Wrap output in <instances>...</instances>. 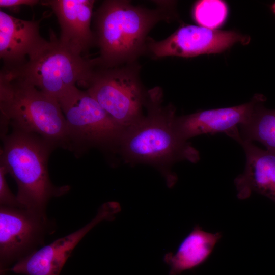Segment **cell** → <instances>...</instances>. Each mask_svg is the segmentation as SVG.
Returning <instances> with one entry per match:
<instances>
[{"label": "cell", "instance_id": "cell-1", "mask_svg": "<svg viewBox=\"0 0 275 275\" xmlns=\"http://www.w3.org/2000/svg\"><path fill=\"white\" fill-rule=\"evenodd\" d=\"M161 93L158 88L148 91L145 106L147 115L124 130L117 151L129 163L148 164L156 168L171 188L177 179L171 167L183 160L196 163L200 160V154L177 132L175 109L171 105L161 104Z\"/></svg>", "mask_w": 275, "mask_h": 275}, {"label": "cell", "instance_id": "cell-2", "mask_svg": "<svg viewBox=\"0 0 275 275\" xmlns=\"http://www.w3.org/2000/svg\"><path fill=\"white\" fill-rule=\"evenodd\" d=\"M170 3L155 9L129 1H103L94 14V31L100 56L96 64L113 67L135 62L147 49V35L158 22L172 18Z\"/></svg>", "mask_w": 275, "mask_h": 275}, {"label": "cell", "instance_id": "cell-3", "mask_svg": "<svg viewBox=\"0 0 275 275\" xmlns=\"http://www.w3.org/2000/svg\"><path fill=\"white\" fill-rule=\"evenodd\" d=\"M1 132L9 127L40 136L70 150L67 122L58 101L26 81L4 70L0 74Z\"/></svg>", "mask_w": 275, "mask_h": 275}, {"label": "cell", "instance_id": "cell-4", "mask_svg": "<svg viewBox=\"0 0 275 275\" xmlns=\"http://www.w3.org/2000/svg\"><path fill=\"white\" fill-rule=\"evenodd\" d=\"M0 164L16 182V195L23 208L46 215L49 201L66 194L68 185L55 186L48 171V161L56 147L40 136L12 130L1 134Z\"/></svg>", "mask_w": 275, "mask_h": 275}, {"label": "cell", "instance_id": "cell-5", "mask_svg": "<svg viewBox=\"0 0 275 275\" xmlns=\"http://www.w3.org/2000/svg\"><path fill=\"white\" fill-rule=\"evenodd\" d=\"M95 60L85 58L61 43L51 31L21 66L2 70L32 84L57 101L76 84L82 86L90 76Z\"/></svg>", "mask_w": 275, "mask_h": 275}, {"label": "cell", "instance_id": "cell-6", "mask_svg": "<svg viewBox=\"0 0 275 275\" xmlns=\"http://www.w3.org/2000/svg\"><path fill=\"white\" fill-rule=\"evenodd\" d=\"M135 63L113 67L95 65L81 86L124 130L144 116L148 91L144 88Z\"/></svg>", "mask_w": 275, "mask_h": 275}, {"label": "cell", "instance_id": "cell-7", "mask_svg": "<svg viewBox=\"0 0 275 275\" xmlns=\"http://www.w3.org/2000/svg\"><path fill=\"white\" fill-rule=\"evenodd\" d=\"M58 101L68 125L70 151L76 156L93 147L117 151L124 130L86 90L73 87Z\"/></svg>", "mask_w": 275, "mask_h": 275}, {"label": "cell", "instance_id": "cell-8", "mask_svg": "<svg viewBox=\"0 0 275 275\" xmlns=\"http://www.w3.org/2000/svg\"><path fill=\"white\" fill-rule=\"evenodd\" d=\"M54 224L46 215L24 208L1 206V273L9 266L36 251L45 237L54 231Z\"/></svg>", "mask_w": 275, "mask_h": 275}, {"label": "cell", "instance_id": "cell-9", "mask_svg": "<svg viewBox=\"0 0 275 275\" xmlns=\"http://www.w3.org/2000/svg\"><path fill=\"white\" fill-rule=\"evenodd\" d=\"M250 38L233 31L184 25L167 38L147 39V49L156 58L168 56L193 57L222 52L237 43L247 44Z\"/></svg>", "mask_w": 275, "mask_h": 275}, {"label": "cell", "instance_id": "cell-10", "mask_svg": "<svg viewBox=\"0 0 275 275\" xmlns=\"http://www.w3.org/2000/svg\"><path fill=\"white\" fill-rule=\"evenodd\" d=\"M121 211L120 205L111 201L103 204L96 216L78 230L37 250L22 258L7 272L25 275H60L73 250L95 226L104 221H112Z\"/></svg>", "mask_w": 275, "mask_h": 275}, {"label": "cell", "instance_id": "cell-11", "mask_svg": "<svg viewBox=\"0 0 275 275\" xmlns=\"http://www.w3.org/2000/svg\"><path fill=\"white\" fill-rule=\"evenodd\" d=\"M262 96L256 94L249 102L237 106L176 116L175 129L180 138L186 141L201 134L217 133H224L234 139L239 134V126L249 121Z\"/></svg>", "mask_w": 275, "mask_h": 275}, {"label": "cell", "instance_id": "cell-12", "mask_svg": "<svg viewBox=\"0 0 275 275\" xmlns=\"http://www.w3.org/2000/svg\"><path fill=\"white\" fill-rule=\"evenodd\" d=\"M94 3L93 0H50L42 3L50 7L57 17L61 43L83 56L96 45L95 34L91 29Z\"/></svg>", "mask_w": 275, "mask_h": 275}, {"label": "cell", "instance_id": "cell-13", "mask_svg": "<svg viewBox=\"0 0 275 275\" xmlns=\"http://www.w3.org/2000/svg\"><path fill=\"white\" fill-rule=\"evenodd\" d=\"M40 21L26 20L0 11V57L3 69L23 65L45 40L40 34Z\"/></svg>", "mask_w": 275, "mask_h": 275}, {"label": "cell", "instance_id": "cell-14", "mask_svg": "<svg viewBox=\"0 0 275 275\" xmlns=\"http://www.w3.org/2000/svg\"><path fill=\"white\" fill-rule=\"evenodd\" d=\"M235 140L242 146L246 157L243 172L234 180L238 198L246 199L256 193L275 202V152L261 149L239 136Z\"/></svg>", "mask_w": 275, "mask_h": 275}, {"label": "cell", "instance_id": "cell-15", "mask_svg": "<svg viewBox=\"0 0 275 275\" xmlns=\"http://www.w3.org/2000/svg\"><path fill=\"white\" fill-rule=\"evenodd\" d=\"M222 237L221 233H212L196 225L182 240L175 253L168 252L163 261L170 268L169 275H179L194 269L209 258Z\"/></svg>", "mask_w": 275, "mask_h": 275}, {"label": "cell", "instance_id": "cell-16", "mask_svg": "<svg viewBox=\"0 0 275 275\" xmlns=\"http://www.w3.org/2000/svg\"><path fill=\"white\" fill-rule=\"evenodd\" d=\"M265 100L262 95L249 121L239 126V138L251 142L257 141L275 152V109L265 107Z\"/></svg>", "mask_w": 275, "mask_h": 275}, {"label": "cell", "instance_id": "cell-17", "mask_svg": "<svg viewBox=\"0 0 275 275\" xmlns=\"http://www.w3.org/2000/svg\"><path fill=\"white\" fill-rule=\"evenodd\" d=\"M228 7L220 0H201L194 6L193 15L199 25L216 29L221 25L227 18Z\"/></svg>", "mask_w": 275, "mask_h": 275}, {"label": "cell", "instance_id": "cell-18", "mask_svg": "<svg viewBox=\"0 0 275 275\" xmlns=\"http://www.w3.org/2000/svg\"><path fill=\"white\" fill-rule=\"evenodd\" d=\"M8 174L4 166L0 164V204L1 206L23 208L17 196L10 190L7 184L6 175Z\"/></svg>", "mask_w": 275, "mask_h": 275}, {"label": "cell", "instance_id": "cell-19", "mask_svg": "<svg viewBox=\"0 0 275 275\" xmlns=\"http://www.w3.org/2000/svg\"><path fill=\"white\" fill-rule=\"evenodd\" d=\"M40 3L37 0H0V6L2 8H18L20 6H34Z\"/></svg>", "mask_w": 275, "mask_h": 275}, {"label": "cell", "instance_id": "cell-20", "mask_svg": "<svg viewBox=\"0 0 275 275\" xmlns=\"http://www.w3.org/2000/svg\"><path fill=\"white\" fill-rule=\"evenodd\" d=\"M271 8L273 12L275 14V2L272 4Z\"/></svg>", "mask_w": 275, "mask_h": 275}]
</instances>
